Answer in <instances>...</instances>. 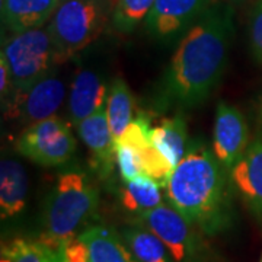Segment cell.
Listing matches in <instances>:
<instances>
[{"label":"cell","instance_id":"25","mask_svg":"<svg viewBox=\"0 0 262 262\" xmlns=\"http://www.w3.org/2000/svg\"><path fill=\"white\" fill-rule=\"evenodd\" d=\"M230 2H242V0H230Z\"/></svg>","mask_w":262,"mask_h":262},{"label":"cell","instance_id":"3","mask_svg":"<svg viewBox=\"0 0 262 262\" xmlns=\"http://www.w3.org/2000/svg\"><path fill=\"white\" fill-rule=\"evenodd\" d=\"M98 204L99 192L83 172L61 173L46 206L41 241L57 251L63 241L79 236L77 232L94 217Z\"/></svg>","mask_w":262,"mask_h":262},{"label":"cell","instance_id":"1","mask_svg":"<svg viewBox=\"0 0 262 262\" xmlns=\"http://www.w3.org/2000/svg\"><path fill=\"white\" fill-rule=\"evenodd\" d=\"M233 34V10L211 5L185 31L160 84L163 106L191 108L204 102L219 84Z\"/></svg>","mask_w":262,"mask_h":262},{"label":"cell","instance_id":"23","mask_svg":"<svg viewBox=\"0 0 262 262\" xmlns=\"http://www.w3.org/2000/svg\"><path fill=\"white\" fill-rule=\"evenodd\" d=\"M249 42L253 57L262 64V0H259L252 10L249 20Z\"/></svg>","mask_w":262,"mask_h":262},{"label":"cell","instance_id":"7","mask_svg":"<svg viewBox=\"0 0 262 262\" xmlns=\"http://www.w3.org/2000/svg\"><path fill=\"white\" fill-rule=\"evenodd\" d=\"M139 220L166 245L175 262H196L200 245L192 225L173 207L160 204L139 215Z\"/></svg>","mask_w":262,"mask_h":262},{"label":"cell","instance_id":"8","mask_svg":"<svg viewBox=\"0 0 262 262\" xmlns=\"http://www.w3.org/2000/svg\"><path fill=\"white\" fill-rule=\"evenodd\" d=\"M248 124L244 114L226 102L217 106L213 136V153L226 169L233 168L248 149Z\"/></svg>","mask_w":262,"mask_h":262},{"label":"cell","instance_id":"17","mask_svg":"<svg viewBox=\"0 0 262 262\" xmlns=\"http://www.w3.org/2000/svg\"><path fill=\"white\" fill-rule=\"evenodd\" d=\"M150 141L159 150L160 155L177 168L188 151L187 122L181 115L162 120L159 125L151 127Z\"/></svg>","mask_w":262,"mask_h":262},{"label":"cell","instance_id":"13","mask_svg":"<svg viewBox=\"0 0 262 262\" xmlns=\"http://www.w3.org/2000/svg\"><path fill=\"white\" fill-rule=\"evenodd\" d=\"M76 127L80 139L92 151L98 170L103 175H108L113 170L114 160H117V158L115 140L108 124L105 108L91 117H86Z\"/></svg>","mask_w":262,"mask_h":262},{"label":"cell","instance_id":"6","mask_svg":"<svg viewBox=\"0 0 262 262\" xmlns=\"http://www.w3.org/2000/svg\"><path fill=\"white\" fill-rule=\"evenodd\" d=\"M16 149L41 166H57L73 158L76 139L69 122L53 115L29 124L19 136Z\"/></svg>","mask_w":262,"mask_h":262},{"label":"cell","instance_id":"20","mask_svg":"<svg viewBox=\"0 0 262 262\" xmlns=\"http://www.w3.org/2000/svg\"><path fill=\"white\" fill-rule=\"evenodd\" d=\"M133 110L134 99L128 86L122 79H115L111 88L108 89V98L105 105L106 118L114 140H117L133 121Z\"/></svg>","mask_w":262,"mask_h":262},{"label":"cell","instance_id":"12","mask_svg":"<svg viewBox=\"0 0 262 262\" xmlns=\"http://www.w3.org/2000/svg\"><path fill=\"white\" fill-rule=\"evenodd\" d=\"M108 89L102 77L92 70H79L73 77L69 94V114L77 125L86 117L101 111L106 105Z\"/></svg>","mask_w":262,"mask_h":262},{"label":"cell","instance_id":"4","mask_svg":"<svg viewBox=\"0 0 262 262\" xmlns=\"http://www.w3.org/2000/svg\"><path fill=\"white\" fill-rule=\"evenodd\" d=\"M105 20L106 0H61L48 24L58 63L91 46Z\"/></svg>","mask_w":262,"mask_h":262},{"label":"cell","instance_id":"21","mask_svg":"<svg viewBox=\"0 0 262 262\" xmlns=\"http://www.w3.org/2000/svg\"><path fill=\"white\" fill-rule=\"evenodd\" d=\"M0 262H56V249L41 239H13L2 246Z\"/></svg>","mask_w":262,"mask_h":262},{"label":"cell","instance_id":"14","mask_svg":"<svg viewBox=\"0 0 262 262\" xmlns=\"http://www.w3.org/2000/svg\"><path fill=\"white\" fill-rule=\"evenodd\" d=\"M61 0H2V20L9 32L44 27Z\"/></svg>","mask_w":262,"mask_h":262},{"label":"cell","instance_id":"16","mask_svg":"<svg viewBox=\"0 0 262 262\" xmlns=\"http://www.w3.org/2000/svg\"><path fill=\"white\" fill-rule=\"evenodd\" d=\"M28 179L16 160H2L0 166V214L2 219L18 215L27 203Z\"/></svg>","mask_w":262,"mask_h":262},{"label":"cell","instance_id":"11","mask_svg":"<svg viewBox=\"0 0 262 262\" xmlns=\"http://www.w3.org/2000/svg\"><path fill=\"white\" fill-rule=\"evenodd\" d=\"M230 179L245 203L262 214V137H258L230 169Z\"/></svg>","mask_w":262,"mask_h":262},{"label":"cell","instance_id":"27","mask_svg":"<svg viewBox=\"0 0 262 262\" xmlns=\"http://www.w3.org/2000/svg\"><path fill=\"white\" fill-rule=\"evenodd\" d=\"M261 115H262V101H261Z\"/></svg>","mask_w":262,"mask_h":262},{"label":"cell","instance_id":"19","mask_svg":"<svg viewBox=\"0 0 262 262\" xmlns=\"http://www.w3.org/2000/svg\"><path fill=\"white\" fill-rule=\"evenodd\" d=\"M122 241L140 262H175L166 245L144 226L124 229Z\"/></svg>","mask_w":262,"mask_h":262},{"label":"cell","instance_id":"24","mask_svg":"<svg viewBox=\"0 0 262 262\" xmlns=\"http://www.w3.org/2000/svg\"><path fill=\"white\" fill-rule=\"evenodd\" d=\"M12 86V72H10L8 58L3 53H0V92L2 96H8Z\"/></svg>","mask_w":262,"mask_h":262},{"label":"cell","instance_id":"15","mask_svg":"<svg viewBox=\"0 0 262 262\" xmlns=\"http://www.w3.org/2000/svg\"><path fill=\"white\" fill-rule=\"evenodd\" d=\"M79 237L88 246L92 262H140L110 227L92 226L80 232Z\"/></svg>","mask_w":262,"mask_h":262},{"label":"cell","instance_id":"9","mask_svg":"<svg viewBox=\"0 0 262 262\" xmlns=\"http://www.w3.org/2000/svg\"><path fill=\"white\" fill-rule=\"evenodd\" d=\"M214 0H156L146 18L150 34L158 38H173L185 32Z\"/></svg>","mask_w":262,"mask_h":262},{"label":"cell","instance_id":"26","mask_svg":"<svg viewBox=\"0 0 262 262\" xmlns=\"http://www.w3.org/2000/svg\"><path fill=\"white\" fill-rule=\"evenodd\" d=\"M56 262H63V261H58V259L56 258ZM89 262H92V261H89Z\"/></svg>","mask_w":262,"mask_h":262},{"label":"cell","instance_id":"10","mask_svg":"<svg viewBox=\"0 0 262 262\" xmlns=\"http://www.w3.org/2000/svg\"><path fill=\"white\" fill-rule=\"evenodd\" d=\"M64 83L48 73L25 92H16L12 110L22 122H37L53 117L64 101Z\"/></svg>","mask_w":262,"mask_h":262},{"label":"cell","instance_id":"18","mask_svg":"<svg viewBox=\"0 0 262 262\" xmlns=\"http://www.w3.org/2000/svg\"><path fill=\"white\" fill-rule=\"evenodd\" d=\"M160 185L147 175L125 182V187L120 191V200L122 207L134 214L140 215L163 203Z\"/></svg>","mask_w":262,"mask_h":262},{"label":"cell","instance_id":"5","mask_svg":"<svg viewBox=\"0 0 262 262\" xmlns=\"http://www.w3.org/2000/svg\"><path fill=\"white\" fill-rule=\"evenodd\" d=\"M2 53L8 58L15 92L28 91L32 84L51 73L53 66L58 63L48 27L12 34L5 41Z\"/></svg>","mask_w":262,"mask_h":262},{"label":"cell","instance_id":"2","mask_svg":"<svg viewBox=\"0 0 262 262\" xmlns=\"http://www.w3.org/2000/svg\"><path fill=\"white\" fill-rule=\"evenodd\" d=\"M226 170L207 147H189L165 187L169 204L206 233L219 232L229 214Z\"/></svg>","mask_w":262,"mask_h":262},{"label":"cell","instance_id":"22","mask_svg":"<svg viewBox=\"0 0 262 262\" xmlns=\"http://www.w3.org/2000/svg\"><path fill=\"white\" fill-rule=\"evenodd\" d=\"M156 0H118L113 12L114 27L120 32H131L146 20Z\"/></svg>","mask_w":262,"mask_h":262}]
</instances>
